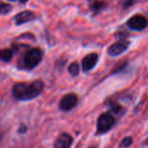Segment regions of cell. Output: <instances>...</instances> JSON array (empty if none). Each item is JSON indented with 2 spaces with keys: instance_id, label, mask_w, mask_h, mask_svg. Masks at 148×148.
Instances as JSON below:
<instances>
[{
  "instance_id": "cell-4",
  "label": "cell",
  "mask_w": 148,
  "mask_h": 148,
  "mask_svg": "<svg viewBox=\"0 0 148 148\" xmlns=\"http://www.w3.org/2000/svg\"><path fill=\"white\" fill-rule=\"evenodd\" d=\"M78 103V98L76 95L69 93L62 96V98L60 101L59 107L63 111H69L73 109Z\"/></svg>"
},
{
  "instance_id": "cell-11",
  "label": "cell",
  "mask_w": 148,
  "mask_h": 148,
  "mask_svg": "<svg viewBox=\"0 0 148 148\" xmlns=\"http://www.w3.org/2000/svg\"><path fill=\"white\" fill-rule=\"evenodd\" d=\"M13 56V53L10 49H3L1 51V60L4 62H8L11 60Z\"/></svg>"
},
{
  "instance_id": "cell-1",
  "label": "cell",
  "mask_w": 148,
  "mask_h": 148,
  "mask_svg": "<svg viewBox=\"0 0 148 148\" xmlns=\"http://www.w3.org/2000/svg\"><path fill=\"white\" fill-rule=\"evenodd\" d=\"M43 90V82L40 80L29 84L17 83L12 88L13 96L19 101H29L39 96Z\"/></svg>"
},
{
  "instance_id": "cell-10",
  "label": "cell",
  "mask_w": 148,
  "mask_h": 148,
  "mask_svg": "<svg viewBox=\"0 0 148 148\" xmlns=\"http://www.w3.org/2000/svg\"><path fill=\"white\" fill-rule=\"evenodd\" d=\"M105 7V3L99 0H94L90 3V9L94 11H100Z\"/></svg>"
},
{
  "instance_id": "cell-12",
  "label": "cell",
  "mask_w": 148,
  "mask_h": 148,
  "mask_svg": "<svg viewBox=\"0 0 148 148\" xmlns=\"http://www.w3.org/2000/svg\"><path fill=\"white\" fill-rule=\"evenodd\" d=\"M79 71H80V67H79V64L76 63V62H72L69 67V74L72 75V76H76L78 75L79 74Z\"/></svg>"
},
{
  "instance_id": "cell-2",
  "label": "cell",
  "mask_w": 148,
  "mask_h": 148,
  "mask_svg": "<svg viewBox=\"0 0 148 148\" xmlns=\"http://www.w3.org/2000/svg\"><path fill=\"white\" fill-rule=\"evenodd\" d=\"M42 57V51L39 49H31L28 50L23 56V67L28 70L33 69L41 62Z\"/></svg>"
},
{
  "instance_id": "cell-15",
  "label": "cell",
  "mask_w": 148,
  "mask_h": 148,
  "mask_svg": "<svg viewBox=\"0 0 148 148\" xmlns=\"http://www.w3.org/2000/svg\"><path fill=\"white\" fill-rule=\"evenodd\" d=\"M134 2H135V0H123L122 5H123V7L127 8V7H130L132 4H134Z\"/></svg>"
},
{
  "instance_id": "cell-19",
  "label": "cell",
  "mask_w": 148,
  "mask_h": 148,
  "mask_svg": "<svg viewBox=\"0 0 148 148\" xmlns=\"http://www.w3.org/2000/svg\"><path fill=\"white\" fill-rule=\"evenodd\" d=\"M10 1H16V0H10Z\"/></svg>"
},
{
  "instance_id": "cell-17",
  "label": "cell",
  "mask_w": 148,
  "mask_h": 148,
  "mask_svg": "<svg viewBox=\"0 0 148 148\" xmlns=\"http://www.w3.org/2000/svg\"><path fill=\"white\" fill-rule=\"evenodd\" d=\"M28 0H20V2L21 3H25V2H27Z\"/></svg>"
},
{
  "instance_id": "cell-6",
  "label": "cell",
  "mask_w": 148,
  "mask_h": 148,
  "mask_svg": "<svg viewBox=\"0 0 148 148\" xmlns=\"http://www.w3.org/2000/svg\"><path fill=\"white\" fill-rule=\"evenodd\" d=\"M129 44H130V42L128 41H120V42H115L113 45H111L108 49V53L111 56H117L122 54L124 51H126L127 49Z\"/></svg>"
},
{
  "instance_id": "cell-13",
  "label": "cell",
  "mask_w": 148,
  "mask_h": 148,
  "mask_svg": "<svg viewBox=\"0 0 148 148\" xmlns=\"http://www.w3.org/2000/svg\"><path fill=\"white\" fill-rule=\"evenodd\" d=\"M133 144V139L132 137H125L124 139H122V140L121 141L119 148H127L129 147L131 145Z\"/></svg>"
},
{
  "instance_id": "cell-7",
  "label": "cell",
  "mask_w": 148,
  "mask_h": 148,
  "mask_svg": "<svg viewBox=\"0 0 148 148\" xmlns=\"http://www.w3.org/2000/svg\"><path fill=\"white\" fill-rule=\"evenodd\" d=\"M98 59H99V56L95 53H91V54L87 55L82 60V70L84 72H88L92 70L95 67L98 62Z\"/></svg>"
},
{
  "instance_id": "cell-5",
  "label": "cell",
  "mask_w": 148,
  "mask_h": 148,
  "mask_svg": "<svg viewBox=\"0 0 148 148\" xmlns=\"http://www.w3.org/2000/svg\"><path fill=\"white\" fill-rule=\"evenodd\" d=\"M147 24L148 20L141 15H135L127 22L128 27L134 30H142L147 26Z\"/></svg>"
},
{
  "instance_id": "cell-16",
  "label": "cell",
  "mask_w": 148,
  "mask_h": 148,
  "mask_svg": "<svg viewBox=\"0 0 148 148\" xmlns=\"http://www.w3.org/2000/svg\"><path fill=\"white\" fill-rule=\"evenodd\" d=\"M27 127L26 126H24V125H22V126H20V127H19V129H18V133L20 134H24L26 131H27Z\"/></svg>"
},
{
  "instance_id": "cell-14",
  "label": "cell",
  "mask_w": 148,
  "mask_h": 148,
  "mask_svg": "<svg viewBox=\"0 0 148 148\" xmlns=\"http://www.w3.org/2000/svg\"><path fill=\"white\" fill-rule=\"evenodd\" d=\"M11 10V6L7 3H2L0 7V12L2 14H7Z\"/></svg>"
},
{
  "instance_id": "cell-9",
  "label": "cell",
  "mask_w": 148,
  "mask_h": 148,
  "mask_svg": "<svg viewBox=\"0 0 148 148\" xmlns=\"http://www.w3.org/2000/svg\"><path fill=\"white\" fill-rule=\"evenodd\" d=\"M34 18H35V15L33 14V12L25 10V11H22V12L18 13L15 16L14 20L16 24H23V23L32 21Z\"/></svg>"
},
{
  "instance_id": "cell-8",
  "label": "cell",
  "mask_w": 148,
  "mask_h": 148,
  "mask_svg": "<svg viewBox=\"0 0 148 148\" xmlns=\"http://www.w3.org/2000/svg\"><path fill=\"white\" fill-rule=\"evenodd\" d=\"M73 138L69 134H62L55 141L54 148H71Z\"/></svg>"
},
{
  "instance_id": "cell-3",
  "label": "cell",
  "mask_w": 148,
  "mask_h": 148,
  "mask_svg": "<svg viewBox=\"0 0 148 148\" xmlns=\"http://www.w3.org/2000/svg\"><path fill=\"white\" fill-rule=\"evenodd\" d=\"M115 124V119L110 113L101 114L97 121V133L98 134H102L108 133L112 129Z\"/></svg>"
},
{
  "instance_id": "cell-18",
  "label": "cell",
  "mask_w": 148,
  "mask_h": 148,
  "mask_svg": "<svg viewBox=\"0 0 148 148\" xmlns=\"http://www.w3.org/2000/svg\"><path fill=\"white\" fill-rule=\"evenodd\" d=\"M88 148H96V147H88Z\"/></svg>"
}]
</instances>
